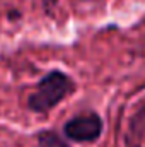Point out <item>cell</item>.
Masks as SVG:
<instances>
[{
    "instance_id": "obj_6",
    "label": "cell",
    "mask_w": 145,
    "mask_h": 147,
    "mask_svg": "<svg viewBox=\"0 0 145 147\" xmlns=\"http://www.w3.org/2000/svg\"><path fill=\"white\" fill-rule=\"evenodd\" d=\"M19 16H21V14H19L17 10H15V12H14V10H10V12H9V17H10V21H12V17H19Z\"/></svg>"
},
{
    "instance_id": "obj_7",
    "label": "cell",
    "mask_w": 145,
    "mask_h": 147,
    "mask_svg": "<svg viewBox=\"0 0 145 147\" xmlns=\"http://www.w3.org/2000/svg\"><path fill=\"white\" fill-rule=\"evenodd\" d=\"M75 2H84V3H87V2H103V0H75Z\"/></svg>"
},
{
    "instance_id": "obj_5",
    "label": "cell",
    "mask_w": 145,
    "mask_h": 147,
    "mask_svg": "<svg viewBox=\"0 0 145 147\" xmlns=\"http://www.w3.org/2000/svg\"><path fill=\"white\" fill-rule=\"evenodd\" d=\"M39 2L43 3L44 10H46L48 14H51V10H53V9H56V5H58V2H60V0H39Z\"/></svg>"
},
{
    "instance_id": "obj_2",
    "label": "cell",
    "mask_w": 145,
    "mask_h": 147,
    "mask_svg": "<svg viewBox=\"0 0 145 147\" xmlns=\"http://www.w3.org/2000/svg\"><path fill=\"white\" fill-rule=\"evenodd\" d=\"M63 137L75 144H94L104 134V120L97 111H80L62 127Z\"/></svg>"
},
{
    "instance_id": "obj_4",
    "label": "cell",
    "mask_w": 145,
    "mask_h": 147,
    "mask_svg": "<svg viewBox=\"0 0 145 147\" xmlns=\"http://www.w3.org/2000/svg\"><path fill=\"white\" fill-rule=\"evenodd\" d=\"M38 147H72L70 142L53 128H46L36 134Z\"/></svg>"
},
{
    "instance_id": "obj_3",
    "label": "cell",
    "mask_w": 145,
    "mask_h": 147,
    "mask_svg": "<svg viewBox=\"0 0 145 147\" xmlns=\"http://www.w3.org/2000/svg\"><path fill=\"white\" fill-rule=\"evenodd\" d=\"M145 139V101L138 106L128 121L125 134V147H144Z\"/></svg>"
},
{
    "instance_id": "obj_1",
    "label": "cell",
    "mask_w": 145,
    "mask_h": 147,
    "mask_svg": "<svg viewBox=\"0 0 145 147\" xmlns=\"http://www.w3.org/2000/svg\"><path fill=\"white\" fill-rule=\"evenodd\" d=\"M75 89L77 84L72 75L60 69H51L38 80L36 89L28 96V110L36 115H48Z\"/></svg>"
}]
</instances>
